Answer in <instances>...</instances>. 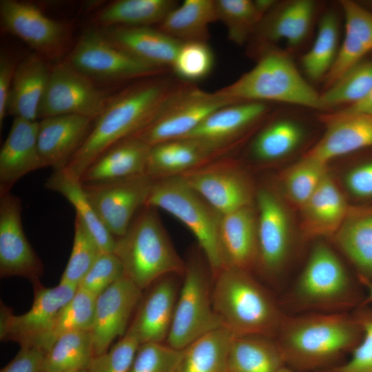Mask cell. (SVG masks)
Wrapping results in <instances>:
<instances>
[{"label": "cell", "instance_id": "cell-10", "mask_svg": "<svg viewBox=\"0 0 372 372\" xmlns=\"http://www.w3.org/2000/svg\"><path fill=\"white\" fill-rule=\"evenodd\" d=\"M65 61L92 80L107 82L140 80L164 71L117 48L97 28L83 33Z\"/></svg>", "mask_w": 372, "mask_h": 372}, {"label": "cell", "instance_id": "cell-5", "mask_svg": "<svg viewBox=\"0 0 372 372\" xmlns=\"http://www.w3.org/2000/svg\"><path fill=\"white\" fill-rule=\"evenodd\" d=\"M217 92L240 102L275 101L321 110L320 94L280 50H267L250 70Z\"/></svg>", "mask_w": 372, "mask_h": 372}, {"label": "cell", "instance_id": "cell-44", "mask_svg": "<svg viewBox=\"0 0 372 372\" xmlns=\"http://www.w3.org/2000/svg\"><path fill=\"white\" fill-rule=\"evenodd\" d=\"M327 165L304 155L284 172L283 187L293 204L300 208L309 200L328 174Z\"/></svg>", "mask_w": 372, "mask_h": 372}, {"label": "cell", "instance_id": "cell-18", "mask_svg": "<svg viewBox=\"0 0 372 372\" xmlns=\"http://www.w3.org/2000/svg\"><path fill=\"white\" fill-rule=\"evenodd\" d=\"M180 288L174 275H168L144 290L125 333L140 344L165 342Z\"/></svg>", "mask_w": 372, "mask_h": 372}, {"label": "cell", "instance_id": "cell-27", "mask_svg": "<svg viewBox=\"0 0 372 372\" xmlns=\"http://www.w3.org/2000/svg\"><path fill=\"white\" fill-rule=\"evenodd\" d=\"M349 206L328 173L300 207L303 235L307 238H332L342 224Z\"/></svg>", "mask_w": 372, "mask_h": 372}, {"label": "cell", "instance_id": "cell-48", "mask_svg": "<svg viewBox=\"0 0 372 372\" xmlns=\"http://www.w3.org/2000/svg\"><path fill=\"white\" fill-rule=\"evenodd\" d=\"M181 354L165 342L140 344L129 372H175Z\"/></svg>", "mask_w": 372, "mask_h": 372}, {"label": "cell", "instance_id": "cell-30", "mask_svg": "<svg viewBox=\"0 0 372 372\" xmlns=\"http://www.w3.org/2000/svg\"><path fill=\"white\" fill-rule=\"evenodd\" d=\"M150 147L135 136L126 138L94 160L80 180L94 183L145 174Z\"/></svg>", "mask_w": 372, "mask_h": 372}, {"label": "cell", "instance_id": "cell-4", "mask_svg": "<svg viewBox=\"0 0 372 372\" xmlns=\"http://www.w3.org/2000/svg\"><path fill=\"white\" fill-rule=\"evenodd\" d=\"M114 253L124 276L142 291L168 275H183L186 265L178 255L154 208L144 206L125 234L116 238Z\"/></svg>", "mask_w": 372, "mask_h": 372}, {"label": "cell", "instance_id": "cell-47", "mask_svg": "<svg viewBox=\"0 0 372 372\" xmlns=\"http://www.w3.org/2000/svg\"><path fill=\"white\" fill-rule=\"evenodd\" d=\"M353 314L362 329L361 340L345 362L318 372H372V307H359Z\"/></svg>", "mask_w": 372, "mask_h": 372}, {"label": "cell", "instance_id": "cell-57", "mask_svg": "<svg viewBox=\"0 0 372 372\" xmlns=\"http://www.w3.org/2000/svg\"><path fill=\"white\" fill-rule=\"evenodd\" d=\"M73 372H87V370H85V371H73Z\"/></svg>", "mask_w": 372, "mask_h": 372}, {"label": "cell", "instance_id": "cell-22", "mask_svg": "<svg viewBox=\"0 0 372 372\" xmlns=\"http://www.w3.org/2000/svg\"><path fill=\"white\" fill-rule=\"evenodd\" d=\"M91 119L78 115L41 118L38 149L43 167L64 168L84 143L92 127Z\"/></svg>", "mask_w": 372, "mask_h": 372}, {"label": "cell", "instance_id": "cell-32", "mask_svg": "<svg viewBox=\"0 0 372 372\" xmlns=\"http://www.w3.org/2000/svg\"><path fill=\"white\" fill-rule=\"evenodd\" d=\"M218 154L192 138L172 140L150 147L145 174L153 180L179 176Z\"/></svg>", "mask_w": 372, "mask_h": 372}, {"label": "cell", "instance_id": "cell-58", "mask_svg": "<svg viewBox=\"0 0 372 372\" xmlns=\"http://www.w3.org/2000/svg\"><path fill=\"white\" fill-rule=\"evenodd\" d=\"M369 4L371 6V7L372 8V1H369Z\"/></svg>", "mask_w": 372, "mask_h": 372}, {"label": "cell", "instance_id": "cell-56", "mask_svg": "<svg viewBox=\"0 0 372 372\" xmlns=\"http://www.w3.org/2000/svg\"><path fill=\"white\" fill-rule=\"evenodd\" d=\"M279 372H297L286 366H285L284 367H282Z\"/></svg>", "mask_w": 372, "mask_h": 372}, {"label": "cell", "instance_id": "cell-37", "mask_svg": "<svg viewBox=\"0 0 372 372\" xmlns=\"http://www.w3.org/2000/svg\"><path fill=\"white\" fill-rule=\"evenodd\" d=\"M233 336L220 327L198 338L182 350L175 372H227Z\"/></svg>", "mask_w": 372, "mask_h": 372}, {"label": "cell", "instance_id": "cell-40", "mask_svg": "<svg viewBox=\"0 0 372 372\" xmlns=\"http://www.w3.org/2000/svg\"><path fill=\"white\" fill-rule=\"evenodd\" d=\"M96 297L83 289L63 307L49 330L34 344L46 353L62 335L79 331H90L94 317Z\"/></svg>", "mask_w": 372, "mask_h": 372}, {"label": "cell", "instance_id": "cell-42", "mask_svg": "<svg viewBox=\"0 0 372 372\" xmlns=\"http://www.w3.org/2000/svg\"><path fill=\"white\" fill-rule=\"evenodd\" d=\"M372 89V61H361L320 94L321 110L354 104Z\"/></svg>", "mask_w": 372, "mask_h": 372}, {"label": "cell", "instance_id": "cell-20", "mask_svg": "<svg viewBox=\"0 0 372 372\" xmlns=\"http://www.w3.org/2000/svg\"><path fill=\"white\" fill-rule=\"evenodd\" d=\"M258 262L269 275L283 266L289 250L290 231L284 207L269 191L262 189L257 196Z\"/></svg>", "mask_w": 372, "mask_h": 372}, {"label": "cell", "instance_id": "cell-14", "mask_svg": "<svg viewBox=\"0 0 372 372\" xmlns=\"http://www.w3.org/2000/svg\"><path fill=\"white\" fill-rule=\"evenodd\" d=\"M154 180L146 174L94 183H83L99 219L115 238L123 236L145 206Z\"/></svg>", "mask_w": 372, "mask_h": 372}, {"label": "cell", "instance_id": "cell-46", "mask_svg": "<svg viewBox=\"0 0 372 372\" xmlns=\"http://www.w3.org/2000/svg\"><path fill=\"white\" fill-rule=\"evenodd\" d=\"M214 55L207 41L182 43L172 68L181 81L194 83L212 71Z\"/></svg>", "mask_w": 372, "mask_h": 372}, {"label": "cell", "instance_id": "cell-1", "mask_svg": "<svg viewBox=\"0 0 372 372\" xmlns=\"http://www.w3.org/2000/svg\"><path fill=\"white\" fill-rule=\"evenodd\" d=\"M177 84L158 75L140 79L110 97L84 143L64 169L80 179L106 149L147 126Z\"/></svg>", "mask_w": 372, "mask_h": 372}, {"label": "cell", "instance_id": "cell-6", "mask_svg": "<svg viewBox=\"0 0 372 372\" xmlns=\"http://www.w3.org/2000/svg\"><path fill=\"white\" fill-rule=\"evenodd\" d=\"M291 298L297 309L309 312H344L364 300L338 256L322 242L311 249Z\"/></svg>", "mask_w": 372, "mask_h": 372}, {"label": "cell", "instance_id": "cell-49", "mask_svg": "<svg viewBox=\"0 0 372 372\" xmlns=\"http://www.w3.org/2000/svg\"><path fill=\"white\" fill-rule=\"evenodd\" d=\"M124 277L122 263L113 253H101L79 287L97 297Z\"/></svg>", "mask_w": 372, "mask_h": 372}, {"label": "cell", "instance_id": "cell-50", "mask_svg": "<svg viewBox=\"0 0 372 372\" xmlns=\"http://www.w3.org/2000/svg\"><path fill=\"white\" fill-rule=\"evenodd\" d=\"M139 345L125 333L107 351L94 357L87 372H129Z\"/></svg>", "mask_w": 372, "mask_h": 372}, {"label": "cell", "instance_id": "cell-31", "mask_svg": "<svg viewBox=\"0 0 372 372\" xmlns=\"http://www.w3.org/2000/svg\"><path fill=\"white\" fill-rule=\"evenodd\" d=\"M316 11L311 0H292L276 5L264 16L254 34L264 41H285L295 48L307 37Z\"/></svg>", "mask_w": 372, "mask_h": 372}, {"label": "cell", "instance_id": "cell-26", "mask_svg": "<svg viewBox=\"0 0 372 372\" xmlns=\"http://www.w3.org/2000/svg\"><path fill=\"white\" fill-rule=\"evenodd\" d=\"M332 239L353 265L362 286L372 282V205H350Z\"/></svg>", "mask_w": 372, "mask_h": 372}, {"label": "cell", "instance_id": "cell-11", "mask_svg": "<svg viewBox=\"0 0 372 372\" xmlns=\"http://www.w3.org/2000/svg\"><path fill=\"white\" fill-rule=\"evenodd\" d=\"M109 99L91 79L65 60L51 68L38 118L78 115L94 121Z\"/></svg>", "mask_w": 372, "mask_h": 372}, {"label": "cell", "instance_id": "cell-28", "mask_svg": "<svg viewBox=\"0 0 372 372\" xmlns=\"http://www.w3.org/2000/svg\"><path fill=\"white\" fill-rule=\"evenodd\" d=\"M344 35L335 61L326 76V89L372 51V11L353 1L343 0Z\"/></svg>", "mask_w": 372, "mask_h": 372}, {"label": "cell", "instance_id": "cell-54", "mask_svg": "<svg viewBox=\"0 0 372 372\" xmlns=\"http://www.w3.org/2000/svg\"><path fill=\"white\" fill-rule=\"evenodd\" d=\"M341 114H369L372 115V89L360 101L346 106L335 112Z\"/></svg>", "mask_w": 372, "mask_h": 372}, {"label": "cell", "instance_id": "cell-45", "mask_svg": "<svg viewBox=\"0 0 372 372\" xmlns=\"http://www.w3.org/2000/svg\"><path fill=\"white\" fill-rule=\"evenodd\" d=\"M101 253L82 220L76 216L72 249L59 282L79 287Z\"/></svg>", "mask_w": 372, "mask_h": 372}, {"label": "cell", "instance_id": "cell-53", "mask_svg": "<svg viewBox=\"0 0 372 372\" xmlns=\"http://www.w3.org/2000/svg\"><path fill=\"white\" fill-rule=\"evenodd\" d=\"M17 64L8 53L0 54V129H2Z\"/></svg>", "mask_w": 372, "mask_h": 372}, {"label": "cell", "instance_id": "cell-12", "mask_svg": "<svg viewBox=\"0 0 372 372\" xmlns=\"http://www.w3.org/2000/svg\"><path fill=\"white\" fill-rule=\"evenodd\" d=\"M0 19L3 30L19 38L45 60L59 59L69 45V26L48 17L30 3L1 0Z\"/></svg>", "mask_w": 372, "mask_h": 372}, {"label": "cell", "instance_id": "cell-41", "mask_svg": "<svg viewBox=\"0 0 372 372\" xmlns=\"http://www.w3.org/2000/svg\"><path fill=\"white\" fill-rule=\"evenodd\" d=\"M300 125L290 119H280L264 128L254 139L251 152L258 159L274 161L292 152L303 137Z\"/></svg>", "mask_w": 372, "mask_h": 372}, {"label": "cell", "instance_id": "cell-51", "mask_svg": "<svg viewBox=\"0 0 372 372\" xmlns=\"http://www.w3.org/2000/svg\"><path fill=\"white\" fill-rule=\"evenodd\" d=\"M345 185L349 194L360 201L372 205V157L357 162L347 172Z\"/></svg>", "mask_w": 372, "mask_h": 372}, {"label": "cell", "instance_id": "cell-17", "mask_svg": "<svg viewBox=\"0 0 372 372\" xmlns=\"http://www.w3.org/2000/svg\"><path fill=\"white\" fill-rule=\"evenodd\" d=\"M143 291L124 276L96 297L90 330L94 357L107 351L129 327Z\"/></svg>", "mask_w": 372, "mask_h": 372}, {"label": "cell", "instance_id": "cell-21", "mask_svg": "<svg viewBox=\"0 0 372 372\" xmlns=\"http://www.w3.org/2000/svg\"><path fill=\"white\" fill-rule=\"evenodd\" d=\"M320 118L326 130L305 154L327 164L331 159L372 148V115L325 114Z\"/></svg>", "mask_w": 372, "mask_h": 372}, {"label": "cell", "instance_id": "cell-34", "mask_svg": "<svg viewBox=\"0 0 372 372\" xmlns=\"http://www.w3.org/2000/svg\"><path fill=\"white\" fill-rule=\"evenodd\" d=\"M45 186L61 194L73 205L76 216L82 220L102 253H114L116 238L99 219L79 178L63 168L54 170Z\"/></svg>", "mask_w": 372, "mask_h": 372}, {"label": "cell", "instance_id": "cell-23", "mask_svg": "<svg viewBox=\"0 0 372 372\" xmlns=\"http://www.w3.org/2000/svg\"><path fill=\"white\" fill-rule=\"evenodd\" d=\"M218 239L224 268L250 272L258 265L257 218L251 205L222 215Z\"/></svg>", "mask_w": 372, "mask_h": 372}, {"label": "cell", "instance_id": "cell-39", "mask_svg": "<svg viewBox=\"0 0 372 372\" xmlns=\"http://www.w3.org/2000/svg\"><path fill=\"white\" fill-rule=\"evenodd\" d=\"M339 30L336 14L333 11L324 13L320 18L311 48L301 59L303 70L309 79H325L331 69L340 48Z\"/></svg>", "mask_w": 372, "mask_h": 372}, {"label": "cell", "instance_id": "cell-15", "mask_svg": "<svg viewBox=\"0 0 372 372\" xmlns=\"http://www.w3.org/2000/svg\"><path fill=\"white\" fill-rule=\"evenodd\" d=\"M21 211L19 197L11 193L0 197V276L23 277L34 285L44 267L25 236Z\"/></svg>", "mask_w": 372, "mask_h": 372}, {"label": "cell", "instance_id": "cell-16", "mask_svg": "<svg viewBox=\"0 0 372 372\" xmlns=\"http://www.w3.org/2000/svg\"><path fill=\"white\" fill-rule=\"evenodd\" d=\"M179 176L221 215L251 205L247 178L229 162L205 163Z\"/></svg>", "mask_w": 372, "mask_h": 372}, {"label": "cell", "instance_id": "cell-38", "mask_svg": "<svg viewBox=\"0 0 372 372\" xmlns=\"http://www.w3.org/2000/svg\"><path fill=\"white\" fill-rule=\"evenodd\" d=\"M93 358L90 331L67 333L61 335L46 353L42 372L85 371Z\"/></svg>", "mask_w": 372, "mask_h": 372}, {"label": "cell", "instance_id": "cell-43", "mask_svg": "<svg viewBox=\"0 0 372 372\" xmlns=\"http://www.w3.org/2000/svg\"><path fill=\"white\" fill-rule=\"evenodd\" d=\"M216 20L226 27L229 39L237 45L244 44L255 33L264 16L254 1L215 0Z\"/></svg>", "mask_w": 372, "mask_h": 372}, {"label": "cell", "instance_id": "cell-36", "mask_svg": "<svg viewBox=\"0 0 372 372\" xmlns=\"http://www.w3.org/2000/svg\"><path fill=\"white\" fill-rule=\"evenodd\" d=\"M217 21L214 1L185 0L158 25V29L181 43L207 41L209 24Z\"/></svg>", "mask_w": 372, "mask_h": 372}, {"label": "cell", "instance_id": "cell-7", "mask_svg": "<svg viewBox=\"0 0 372 372\" xmlns=\"http://www.w3.org/2000/svg\"><path fill=\"white\" fill-rule=\"evenodd\" d=\"M145 206L167 211L192 231L206 257L212 278L224 268L218 239L222 215L180 176L154 180Z\"/></svg>", "mask_w": 372, "mask_h": 372}, {"label": "cell", "instance_id": "cell-33", "mask_svg": "<svg viewBox=\"0 0 372 372\" xmlns=\"http://www.w3.org/2000/svg\"><path fill=\"white\" fill-rule=\"evenodd\" d=\"M285 366L275 338L234 335L229 349L227 372H279Z\"/></svg>", "mask_w": 372, "mask_h": 372}, {"label": "cell", "instance_id": "cell-52", "mask_svg": "<svg viewBox=\"0 0 372 372\" xmlns=\"http://www.w3.org/2000/svg\"><path fill=\"white\" fill-rule=\"evenodd\" d=\"M46 352L34 346L20 347V350L0 372H42Z\"/></svg>", "mask_w": 372, "mask_h": 372}, {"label": "cell", "instance_id": "cell-25", "mask_svg": "<svg viewBox=\"0 0 372 372\" xmlns=\"http://www.w3.org/2000/svg\"><path fill=\"white\" fill-rule=\"evenodd\" d=\"M267 111L266 103L241 101L229 104L214 112L182 138L196 140L219 153Z\"/></svg>", "mask_w": 372, "mask_h": 372}, {"label": "cell", "instance_id": "cell-13", "mask_svg": "<svg viewBox=\"0 0 372 372\" xmlns=\"http://www.w3.org/2000/svg\"><path fill=\"white\" fill-rule=\"evenodd\" d=\"M32 286L34 300L25 313L14 315L1 302V341H12L20 347L34 345L49 330L59 311L78 289V287L61 282L54 287H45L41 282Z\"/></svg>", "mask_w": 372, "mask_h": 372}, {"label": "cell", "instance_id": "cell-8", "mask_svg": "<svg viewBox=\"0 0 372 372\" xmlns=\"http://www.w3.org/2000/svg\"><path fill=\"white\" fill-rule=\"evenodd\" d=\"M238 102L217 91L209 92L194 83L179 82L152 121L132 136L149 146L182 138L218 109Z\"/></svg>", "mask_w": 372, "mask_h": 372}, {"label": "cell", "instance_id": "cell-9", "mask_svg": "<svg viewBox=\"0 0 372 372\" xmlns=\"http://www.w3.org/2000/svg\"><path fill=\"white\" fill-rule=\"evenodd\" d=\"M173 320L165 343L183 350L203 335L222 327L212 302L210 276L197 262L186 265Z\"/></svg>", "mask_w": 372, "mask_h": 372}, {"label": "cell", "instance_id": "cell-24", "mask_svg": "<svg viewBox=\"0 0 372 372\" xmlns=\"http://www.w3.org/2000/svg\"><path fill=\"white\" fill-rule=\"evenodd\" d=\"M112 44L148 65L172 68L181 42L150 26L97 28Z\"/></svg>", "mask_w": 372, "mask_h": 372}, {"label": "cell", "instance_id": "cell-35", "mask_svg": "<svg viewBox=\"0 0 372 372\" xmlns=\"http://www.w3.org/2000/svg\"><path fill=\"white\" fill-rule=\"evenodd\" d=\"M178 5L174 0H117L100 10L93 21L99 28L159 25Z\"/></svg>", "mask_w": 372, "mask_h": 372}, {"label": "cell", "instance_id": "cell-29", "mask_svg": "<svg viewBox=\"0 0 372 372\" xmlns=\"http://www.w3.org/2000/svg\"><path fill=\"white\" fill-rule=\"evenodd\" d=\"M50 72L47 60L35 52L19 62L9 96L7 114L37 121Z\"/></svg>", "mask_w": 372, "mask_h": 372}, {"label": "cell", "instance_id": "cell-19", "mask_svg": "<svg viewBox=\"0 0 372 372\" xmlns=\"http://www.w3.org/2000/svg\"><path fill=\"white\" fill-rule=\"evenodd\" d=\"M39 121L14 117L0 150V197L17 181L43 168L38 149Z\"/></svg>", "mask_w": 372, "mask_h": 372}, {"label": "cell", "instance_id": "cell-3", "mask_svg": "<svg viewBox=\"0 0 372 372\" xmlns=\"http://www.w3.org/2000/svg\"><path fill=\"white\" fill-rule=\"evenodd\" d=\"M211 296L222 327L233 335L276 338L285 316L250 272L223 269L213 278Z\"/></svg>", "mask_w": 372, "mask_h": 372}, {"label": "cell", "instance_id": "cell-2", "mask_svg": "<svg viewBox=\"0 0 372 372\" xmlns=\"http://www.w3.org/2000/svg\"><path fill=\"white\" fill-rule=\"evenodd\" d=\"M362 336L353 313L309 312L285 316L275 340L286 366L297 372H318L351 352Z\"/></svg>", "mask_w": 372, "mask_h": 372}, {"label": "cell", "instance_id": "cell-55", "mask_svg": "<svg viewBox=\"0 0 372 372\" xmlns=\"http://www.w3.org/2000/svg\"><path fill=\"white\" fill-rule=\"evenodd\" d=\"M364 287H365L366 293L360 307L372 304V282L365 285Z\"/></svg>", "mask_w": 372, "mask_h": 372}]
</instances>
